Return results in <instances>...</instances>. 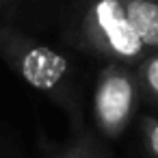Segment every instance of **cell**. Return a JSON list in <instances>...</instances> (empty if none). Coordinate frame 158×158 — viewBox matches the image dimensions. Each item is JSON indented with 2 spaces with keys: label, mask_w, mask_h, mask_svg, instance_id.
<instances>
[{
  "label": "cell",
  "mask_w": 158,
  "mask_h": 158,
  "mask_svg": "<svg viewBox=\"0 0 158 158\" xmlns=\"http://www.w3.org/2000/svg\"><path fill=\"white\" fill-rule=\"evenodd\" d=\"M0 61L28 87L56 104L67 115L72 132L87 128L82 74L67 52L13 24H0Z\"/></svg>",
  "instance_id": "obj_1"
},
{
  "label": "cell",
  "mask_w": 158,
  "mask_h": 158,
  "mask_svg": "<svg viewBox=\"0 0 158 158\" xmlns=\"http://www.w3.org/2000/svg\"><path fill=\"white\" fill-rule=\"evenodd\" d=\"M61 41L98 63L130 67L149 52L123 0H69L61 13Z\"/></svg>",
  "instance_id": "obj_2"
},
{
  "label": "cell",
  "mask_w": 158,
  "mask_h": 158,
  "mask_svg": "<svg viewBox=\"0 0 158 158\" xmlns=\"http://www.w3.org/2000/svg\"><path fill=\"white\" fill-rule=\"evenodd\" d=\"M143 100L134 67L100 63L91 91V123L102 141H115L134 121Z\"/></svg>",
  "instance_id": "obj_3"
},
{
  "label": "cell",
  "mask_w": 158,
  "mask_h": 158,
  "mask_svg": "<svg viewBox=\"0 0 158 158\" xmlns=\"http://www.w3.org/2000/svg\"><path fill=\"white\" fill-rule=\"evenodd\" d=\"M123 5L147 50H158V0H123Z\"/></svg>",
  "instance_id": "obj_4"
},
{
  "label": "cell",
  "mask_w": 158,
  "mask_h": 158,
  "mask_svg": "<svg viewBox=\"0 0 158 158\" xmlns=\"http://www.w3.org/2000/svg\"><path fill=\"white\" fill-rule=\"evenodd\" d=\"M48 158H110V154L95 130L87 126L78 132H72L69 139L59 145Z\"/></svg>",
  "instance_id": "obj_5"
},
{
  "label": "cell",
  "mask_w": 158,
  "mask_h": 158,
  "mask_svg": "<svg viewBox=\"0 0 158 158\" xmlns=\"http://www.w3.org/2000/svg\"><path fill=\"white\" fill-rule=\"evenodd\" d=\"M134 74L141 89L143 104H149L152 108H158V50L147 52L136 65Z\"/></svg>",
  "instance_id": "obj_6"
},
{
  "label": "cell",
  "mask_w": 158,
  "mask_h": 158,
  "mask_svg": "<svg viewBox=\"0 0 158 158\" xmlns=\"http://www.w3.org/2000/svg\"><path fill=\"white\" fill-rule=\"evenodd\" d=\"M139 128H141L145 149L149 152L152 158H158V117L152 113H141L139 115Z\"/></svg>",
  "instance_id": "obj_7"
},
{
  "label": "cell",
  "mask_w": 158,
  "mask_h": 158,
  "mask_svg": "<svg viewBox=\"0 0 158 158\" xmlns=\"http://www.w3.org/2000/svg\"><path fill=\"white\" fill-rule=\"evenodd\" d=\"M22 0H0V9H9V7H15L20 5Z\"/></svg>",
  "instance_id": "obj_8"
}]
</instances>
